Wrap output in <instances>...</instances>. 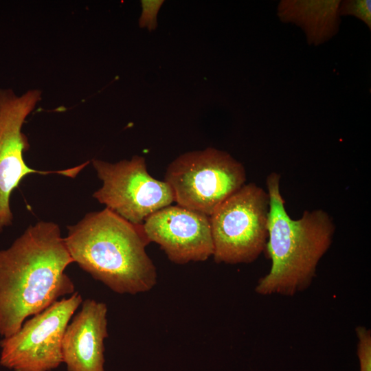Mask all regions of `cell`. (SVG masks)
Listing matches in <instances>:
<instances>
[{"mask_svg":"<svg viewBox=\"0 0 371 371\" xmlns=\"http://www.w3.org/2000/svg\"><path fill=\"white\" fill-rule=\"evenodd\" d=\"M164 181L178 205L210 216L245 184L246 171L228 153L210 147L177 157L168 165Z\"/></svg>","mask_w":371,"mask_h":371,"instance_id":"5","label":"cell"},{"mask_svg":"<svg viewBox=\"0 0 371 371\" xmlns=\"http://www.w3.org/2000/svg\"><path fill=\"white\" fill-rule=\"evenodd\" d=\"M341 1H281L278 15L284 22L301 27L309 44L328 41L339 31Z\"/></svg>","mask_w":371,"mask_h":371,"instance_id":"11","label":"cell"},{"mask_svg":"<svg viewBox=\"0 0 371 371\" xmlns=\"http://www.w3.org/2000/svg\"><path fill=\"white\" fill-rule=\"evenodd\" d=\"M64 240L73 262L114 292L135 295L157 283L142 225L133 224L107 207L69 226Z\"/></svg>","mask_w":371,"mask_h":371,"instance_id":"2","label":"cell"},{"mask_svg":"<svg viewBox=\"0 0 371 371\" xmlns=\"http://www.w3.org/2000/svg\"><path fill=\"white\" fill-rule=\"evenodd\" d=\"M339 15H353L363 21L371 28V1L368 0H350L341 1Z\"/></svg>","mask_w":371,"mask_h":371,"instance_id":"13","label":"cell"},{"mask_svg":"<svg viewBox=\"0 0 371 371\" xmlns=\"http://www.w3.org/2000/svg\"><path fill=\"white\" fill-rule=\"evenodd\" d=\"M41 99V91L37 89L20 96L10 89H0V230L12 223L10 196L24 177L36 173L74 178L89 163L55 171L37 170L26 164L23 153L30 144L21 128Z\"/></svg>","mask_w":371,"mask_h":371,"instance_id":"8","label":"cell"},{"mask_svg":"<svg viewBox=\"0 0 371 371\" xmlns=\"http://www.w3.org/2000/svg\"><path fill=\"white\" fill-rule=\"evenodd\" d=\"M269 196L254 183L245 184L210 216L216 263L248 264L265 250Z\"/></svg>","mask_w":371,"mask_h":371,"instance_id":"4","label":"cell"},{"mask_svg":"<svg viewBox=\"0 0 371 371\" xmlns=\"http://www.w3.org/2000/svg\"><path fill=\"white\" fill-rule=\"evenodd\" d=\"M142 14L139 20L140 27H147L149 31L155 30L157 26V13L164 3L163 0H142Z\"/></svg>","mask_w":371,"mask_h":371,"instance_id":"14","label":"cell"},{"mask_svg":"<svg viewBox=\"0 0 371 371\" xmlns=\"http://www.w3.org/2000/svg\"><path fill=\"white\" fill-rule=\"evenodd\" d=\"M107 306L87 299L68 324L62 341L63 363L68 371H104Z\"/></svg>","mask_w":371,"mask_h":371,"instance_id":"10","label":"cell"},{"mask_svg":"<svg viewBox=\"0 0 371 371\" xmlns=\"http://www.w3.org/2000/svg\"><path fill=\"white\" fill-rule=\"evenodd\" d=\"M92 164L102 181L93 197L133 224L142 225L149 216L175 201L170 185L149 174L143 157L114 164L93 159Z\"/></svg>","mask_w":371,"mask_h":371,"instance_id":"6","label":"cell"},{"mask_svg":"<svg viewBox=\"0 0 371 371\" xmlns=\"http://www.w3.org/2000/svg\"><path fill=\"white\" fill-rule=\"evenodd\" d=\"M149 242L158 244L176 264L205 261L213 255L210 216L181 207L166 206L142 224Z\"/></svg>","mask_w":371,"mask_h":371,"instance_id":"9","label":"cell"},{"mask_svg":"<svg viewBox=\"0 0 371 371\" xmlns=\"http://www.w3.org/2000/svg\"><path fill=\"white\" fill-rule=\"evenodd\" d=\"M280 177L274 172L266 180L269 214L265 250L271 266L258 280L255 291L292 297L311 284L320 260L331 246L335 226L320 209L306 210L300 218H291L280 192Z\"/></svg>","mask_w":371,"mask_h":371,"instance_id":"3","label":"cell"},{"mask_svg":"<svg viewBox=\"0 0 371 371\" xmlns=\"http://www.w3.org/2000/svg\"><path fill=\"white\" fill-rule=\"evenodd\" d=\"M73 260L59 226L41 221L0 251V335L16 333L25 320L74 293L65 271Z\"/></svg>","mask_w":371,"mask_h":371,"instance_id":"1","label":"cell"},{"mask_svg":"<svg viewBox=\"0 0 371 371\" xmlns=\"http://www.w3.org/2000/svg\"><path fill=\"white\" fill-rule=\"evenodd\" d=\"M355 331L360 371H371V330L363 326H358Z\"/></svg>","mask_w":371,"mask_h":371,"instance_id":"12","label":"cell"},{"mask_svg":"<svg viewBox=\"0 0 371 371\" xmlns=\"http://www.w3.org/2000/svg\"><path fill=\"white\" fill-rule=\"evenodd\" d=\"M82 302L74 292L25 321L0 341V364L13 371H51L63 363L62 341L75 311Z\"/></svg>","mask_w":371,"mask_h":371,"instance_id":"7","label":"cell"}]
</instances>
